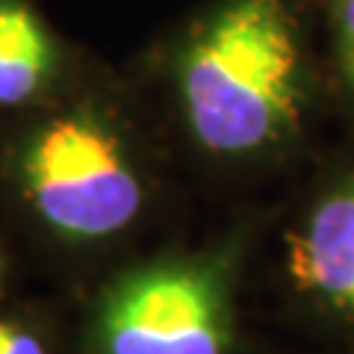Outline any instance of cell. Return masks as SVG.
<instances>
[{"instance_id": "5", "label": "cell", "mask_w": 354, "mask_h": 354, "mask_svg": "<svg viewBox=\"0 0 354 354\" xmlns=\"http://www.w3.org/2000/svg\"><path fill=\"white\" fill-rule=\"evenodd\" d=\"M53 68L44 24L21 3H0V106L32 97Z\"/></svg>"}, {"instance_id": "6", "label": "cell", "mask_w": 354, "mask_h": 354, "mask_svg": "<svg viewBox=\"0 0 354 354\" xmlns=\"http://www.w3.org/2000/svg\"><path fill=\"white\" fill-rule=\"evenodd\" d=\"M0 354H44L41 342L21 325L0 322Z\"/></svg>"}, {"instance_id": "3", "label": "cell", "mask_w": 354, "mask_h": 354, "mask_svg": "<svg viewBox=\"0 0 354 354\" xmlns=\"http://www.w3.org/2000/svg\"><path fill=\"white\" fill-rule=\"evenodd\" d=\"M101 354H225L227 281L216 263H157L113 286L97 316Z\"/></svg>"}, {"instance_id": "2", "label": "cell", "mask_w": 354, "mask_h": 354, "mask_svg": "<svg viewBox=\"0 0 354 354\" xmlns=\"http://www.w3.org/2000/svg\"><path fill=\"white\" fill-rule=\"evenodd\" d=\"M24 189L39 216L74 239L115 234L142 204L139 180L118 139L88 118H59L32 139Z\"/></svg>"}, {"instance_id": "4", "label": "cell", "mask_w": 354, "mask_h": 354, "mask_svg": "<svg viewBox=\"0 0 354 354\" xmlns=\"http://www.w3.org/2000/svg\"><path fill=\"white\" fill-rule=\"evenodd\" d=\"M298 290L354 316V183L330 192L290 239Z\"/></svg>"}, {"instance_id": "1", "label": "cell", "mask_w": 354, "mask_h": 354, "mask_svg": "<svg viewBox=\"0 0 354 354\" xmlns=\"http://www.w3.org/2000/svg\"><path fill=\"white\" fill-rule=\"evenodd\" d=\"M186 115L201 145L245 153L298 118V41L281 0H230L195 32L180 65Z\"/></svg>"}, {"instance_id": "7", "label": "cell", "mask_w": 354, "mask_h": 354, "mask_svg": "<svg viewBox=\"0 0 354 354\" xmlns=\"http://www.w3.org/2000/svg\"><path fill=\"white\" fill-rule=\"evenodd\" d=\"M339 53L342 65L354 83V0H342V12H339Z\"/></svg>"}]
</instances>
